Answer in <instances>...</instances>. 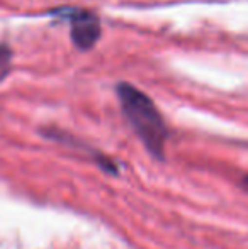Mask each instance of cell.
<instances>
[{"instance_id":"cell-1","label":"cell","mask_w":248,"mask_h":249,"mask_svg":"<svg viewBox=\"0 0 248 249\" xmlns=\"http://www.w3.org/2000/svg\"><path fill=\"white\" fill-rule=\"evenodd\" d=\"M121 108L136 134L153 156L162 158L167 141V125L153 100L136 87L119 83L116 89Z\"/></svg>"},{"instance_id":"cell-2","label":"cell","mask_w":248,"mask_h":249,"mask_svg":"<svg viewBox=\"0 0 248 249\" xmlns=\"http://www.w3.org/2000/svg\"><path fill=\"white\" fill-rule=\"evenodd\" d=\"M55 14L70 20L72 41L80 50H90L100 37V19L95 12L87 9H58Z\"/></svg>"},{"instance_id":"cell-3","label":"cell","mask_w":248,"mask_h":249,"mask_svg":"<svg viewBox=\"0 0 248 249\" xmlns=\"http://www.w3.org/2000/svg\"><path fill=\"white\" fill-rule=\"evenodd\" d=\"M10 61H12V51L7 44H0V78L7 75L10 68Z\"/></svg>"}]
</instances>
